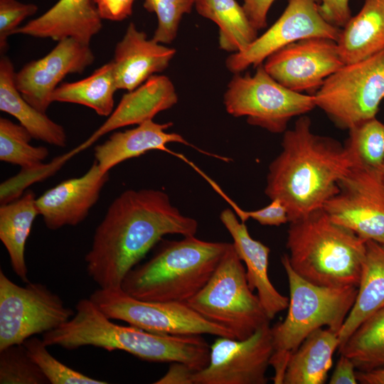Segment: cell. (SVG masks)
I'll use <instances>...</instances> for the list:
<instances>
[{
    "label": "cell",
    "mask_w": 384,
    "mask_h": 384,
    "mask_svg": "<svg viewBox=\"0 0 384 384\" xmlns=\"http://www.w3.org/2000/svg\"><path fill=\"white\" fill-rule=\"evenodd\" d=\"M343 65L336 41L313 37L275 51L266 58L263 66L284 87L297 92L315 93L324 81Z\"/></svg>",
    "instance_id": "obj_15"
},
{
    "label": "cell",
    "mask_w": 384,
    "mask_h": 384,
    "mask_svg": "<svg viewBox=\"0 0 384 384\" xmlns=\"http://www.w3.org/2000/svg\"><path fill=\"white\" fill-rule=\"evenodd\" d=\"M102 21L94 0H59L14 34L57 41L72 38L90 45L92 38L101 31Z\"/></svg>",
    "instance_id": "obj_21"
},
{
    "label": "cell",
    "mask_w": 384,
    "mask_h": 384,
    "mask_svg": "<svg viewBox=\"0 0 384 384\" xmlns=\"http://www.w3.org/2000/svg\"><path fill=\"white\" fill-rule=\"evenodd\" d=\"M196 11L217 24L220 49L238 53L257 38L242 6L235 0H196Z\"/></svg>",
    "instance_id": "obj_29"
},
{
    "label": "cell",
    "mask_w": 384,
    "mask_h": 384,
    "mask_svg": "<svg viewBox=\"0 0 384 384\" xmlns=\"http://www.w3.org/2000/svg\"><path fill=\"white\" fill-rule=\"evenodd\" d=\"M177 101L171 80L165 75H152L138 87L124 94L105 122L73 151L80 153L114 129L153 119L156 114L171 108Z\"/></svg>",
    "instance_id": "obj_18"
},
{
    "label": "cell",
    "mask_w": 384,
    "mask_h": 384,
    "mask_svg": "<svg viewBox=\"0 0 384 384\" xmlns=\"http://www.w3.org/2000/svg\"><path fill=\"white\" fill-rule=\"evenodd\" d=\"M274 0H244L242 8L252 26L257 30L267 26L269 9Z\"/></svg>",
    "instance_id": "obj_41"
},
{
    "label": "cell",
    "mask_w": 384,
    "mask_h": 384,
    "mask_svg": "<svg viewBox=\"0 0 384 384\" xmlns=\"http://www.w3.org/2000/svg\"><path fill=\"white\" fill-rule=\"evenodd\" d=\"M38 8L34 4H24L17 0H0V51L8 49V38L20 27L26 18L35 14Z\"/></svg>",
    "instance_id": "obj_37"
},
{
    "label": "cell",
    "mask_w": 384,
    "mask_h": 384,
    "mask_svg": "<svg viewBox=\"0 0 384 384\" xmlns=\"http://www.w3.org/2000/svg\"><path fill=\"white\" fill-rule=\"evenodd\" d=\"M220 219L233 238V245L245 265L248 285L257 290L263 308L272 320L289 305V298L280 294L268 276L270 249L250 235L245 223L240 221L230 209L223 210Z\"/></svg>",
    "instance_id": "obj_20"
},
{
    "label": "cell",
    "mask_w": 384,
    "mask_h": 384,
    "mask_svg": "<svg viewBox=\"0 0 384 384\" xmlns=\"http://www.w3.org/2000/svg\"><path fill=\"white\" fill-rule=\"evenodd\" d=\"M196 219L184 215L169 196L156 189H129L108 207L85 260L88 275L100 288L117 289L127 273L162 238L195 235Z\"/></svg>",
    "instance_id": "obj_1"
},
{
    "label": "cell",
    "mask_w": 384,
    "mask_h": 384,
    "mask_svg": "<svg viewBox=\"0 0 384 384\" xmlns=\"http://www.w3.org/2000/svg\"><path fill=\"white\" fill-rule=\"evenodd\" d=\"M1 384L49 383L23 344H14L0 350Z\"/></svg>",
    "instance_id": "obj_34"
},
{
    "label": "cell",
    "mask_w": 384,
    "mask_h": 384,
    "mask_svg": "<svg viewBox=\"0 0 384 384\" xmlns=\"http://www.w3.org/2000/svg\"><path fill=\"white\" fill-rule=\"evenodd\" d=\"M344 64L363 60L384 50V0H364L336 41Z\"/></svg>",
    "instance_id": "obj_24"
},
{
    "label": "cell",
    "mask_w": 384,
    "mask_h": 384,
    "mask_svg": "<svg viewBox=\"0 0 384 384\" xmlns=\"http://www.w3.org/2000/svg\"><path fill=\"white\" fill-rule=\"evenodd\" d=\"M289 289L285 319L272 327L274 384H283L291 355L313 331L327 328L339 332L356 298L358 287H328L312 284L292 268L287 254L281 257Z\"/></svg>",
    "instance_id": "obj_6"
},
{
    "label": "cell",
    "mask_w": 384,
    "mask_h": 384,
    "mask_svg": "<svg viewBox=\"0 0 384 384\" xmlns=\"http://www.w3.org/2000/svg\"><path fill=\"white\" fill-rule=\"evenodd\" d=\"M90 299L110 319L122 321L149 332L235 338L232 332L205 319L187 302L143 301L121 288H99L91 294Z\"/></svg>",
    "instance_id": "obj_10"
},
{
    "label": "cell",
    "mask_w": 384,
    "mask_h": 384,
    "mask_svg": "<svg viewBox=\"0 0 384 384\" xmlns=\"http://www.w3.org/2000/svg\"><path fill=\"white\" fill-rule=\"evenodd\" d=\"M196 0H144V9L154 13L157 27L153 39L159 43H171L176 37L183 16L189 14Z\"/></svg>",
    "instance_id": "obj_35"
},
{
    "label": "cell",
    "mask_w": 384,
    "mask_h": 384,
    "mask_svg": "<svg viewBox=\"0 0 384 384\" xmlns=\"http://www.w3.org/2000/svg\"><path fill=\"white\" fill-rule=\"evenodd\" d=\"M322 208L366 240L384 244V183L379 171L352 165Z\"/></svg>",
    "instance_id": "obj_12"
},
{
    "label": "cell",
    "mask_w": 384,
    "mask_h": 384,
    "mask_svg": "<svg viewBox=\"0 0 384 384\" xmlns=\"http://www.w3.org/2000/svg\"><path fill=\"white\" fill-rule=\"evenodd\" d=\"M338 349L357 370L384 368V308L363 321Z\"/></svg>",
    "instance_id": "obj_30"
},
{
    "label": "cell",
    "mask_w": 384,
    "mask_h": 384,
    "mask_svg": "<svg viewBox=\"0 0 384 384\" xmlns=\"http://www.w3.org/2000/svg\"><path fill=\"white\" fill-rule=\"evenodd\" d=\"M339 347L338 333L329 328L313 331L291 355L283 384H323Z\"/></svg>",
    "instance_id": "obj_25"
},
{
    "label": "cell",
    "mask_w": 384,
    "mask_h": 384,
    "mask_svg": "<svg viewBox=\"0 0 384 384\" xmlns=\"http://www.w3.org/2000/svg\"><path fill=\"white\" fill-rule=\"evenodd\" d=\"M316 106L339 127L349 129L375 117L384 99V50L345 64L314 94Z\"/></svg>",
    "instance_id": "obj_9"
},
{
    "label": "cell",
    "mask_w": 384,
    "mask_h": 384,
    "mask_svg": "<svg viewBox=\"0 0 384 384\" xmlns=\"http://www.w3.org/2000/svg\"><path fill=\"white\" fill-rule=\"evenodd\" d=\"M109 173L94 162L83 175L64 180L36 198V206L50 230L82 223L100 198Z\"/></svg>",
    "instance_id": "obj_17"
},
{
    "label": "cell",
    "mask_w": 384,
    "mask_h": 384,
    "mask_svg": "<svg viewBox=\"0 0 384 384\" xmlns=\"http://www.w3.org/2000/svg\"><path fill=\"white\" fill-rule=\"evenodd\" d=\"M358 383L361 384H384V368L369 371H356Z\"/></svg>",
    "instance_id": "obj_44"
},
{
    "label": "cell",
    "mask_w": 384,
    "mask_h": 384,
    "mask_svg": "<svg viewBox=\"0 0 384 384\" xmlns=\"http://www.w3.org/2000/svg\"><path fill=\"white\" fill-rule=\"evenodd\" d=\"M356 367L352 361L341 354L329 380L330 384H357Z\"/></svg>",
    "instance_id": "obj_43"
},
{
    "label": "cell",
    "mask_w": 384,
    "mask_h": 384,
    "mask_svg": "<svg viewBox=\"0 0 384 384\" xmlns=\"http://www.w3.org/2000/svg\"><path fill=\"white\" fill-rule=\"evenodd\" d=\"M319 9L326 21L336 27H343L351 18L349 0H320Z\"/></svg>",
    "instance_id": "obj_39"
},
{
    "label": "cell",
    "mask_w": 384,
    "mask_h": 384,
    "mask_svg": "<svg viewBox=\"0 0 384 384\" xmlns=\"http://www.w3.org/2000/svg\"><path fill=\"white\" fill-rule=\"evenodd\" d=\"M75 155L73 151L71 150L54 158L48 164L43 163L35 167L21 169L18 174L1 183V205L20 198L29 186L36 182L43 181L53 176Z\"/></svg>",
    "instance_id": "obj_36"
},
{
    "label": "cell",
    "mask_w": 384,
    "mask_h": 384,
    "mask_svg": "<svg viewBox=\"0 0 384 384\" xmlns=\"http://www.w3.org/2000/svg\"><path fill=\"white\" fill-rule=\"evenodd\" d=\"M38 215L36 198L32 191L0 207V240L9 254L13 271L26 283L28 282L26 245Z\"/></svg>",
    "instance_id": "obj_27"
},
{
    "label": "cell",
    "mask_w": 384,
    "mask_h": 384,
    "mask_svg": "<svg viewBox=\"0 0 384 384\" xmlns=\"http://www.w3.org/2000/svg\"><path fill=\"white\" fill-rule=\"evenodd\" d=\"M172 125V122L157 123L153 119H149L135 128L116 132L105 142L95 147V161L102 172L109 173L110 169L120 163L151 150H159L176 155L167 148L166 144L169 143H181L198 149L181 134L167 132V129ZM198 150L206 154L201 149Z\"/></svg>",
    "instance_id": "obj_22"
},
{
    "label": "cell",
    "mask_w": 384,
    "mask_h": 384,
    "mask_svg": "<svg viewBox=\"0 0 384 384\" xmlns=\"http://www.w3.org/2000/svg\"><path fill=\"white\" fill-rule=\"evenodd\" d=\"M187 304L208 321L243 340L270 323L257 294L248 285L246 270L233 243L206 285Z\"/></svg>",
    "instance_id": "obj_7"
},
{
    "label": "cell",
    "mask_w": 384,
    "mask_h": 384,
    "mask_svg": "<svg viewBox=\"0 0 384 384\" xmlns=\"http://www.w3.org/2000/svg\"><path fill=\"white\" fill-rule=\"evenodd\" d=\"M341 29L324 19L317 0H288L276 22L245 50L230 55L228 70L240 73L248 67H257L271 54L295 41L323 37L337 41Z\"/></svg>",
    "instance_id": "obj_14"
},
{
    "label": "cell",
    "mask_w": 384,
    "mask_h": 384,
    "mask_svg": "<svg viewBox=\"0 0 384 384\" xmlns=\"http://www.w3.org/2000/svg\"><path fill=\"white\" fill-rule=\"evenodd\" d=\"M383 308L384 244L369 240L356 298L338 332L339 346L363 321Z\"/></svg>",
    "instance_id": "obj_26"
},
{
    "label": "cell",
    "mask_w": 384,
    "mask_h": 384,
    "mask_svg": "<svg viewBox=\"0 0 384 384\" xmlns=\"http://www.w3.org/2000/svg\"><path fill=\"white\" fill-rule=\"evenodd\" d=\"M196 372L188 365L181 362L171 363L167 372L156 380L155 384H193V376Z\"/></svg>",
    "instance_id": "obj_42"
},
{
    "label": "cell",
    "mask_w": 384,
    "mask_h": 384,
    "mask_svg": "<svg viewBox=\"0 0 384 384\" xmlns=\"http://www.w3.org/2000/svg\"><path fill=\"white\" fill-rule=\"evenodd\" d=\"M230 245L195 235L161 240L149 260L127 273L121 289L143 301L186 302L206 285Z\"/></svg>",
    "instance_id": "obj_5"
},
{
    "label": "cell",
    "mask_w": 384,
    "mask_h": 384,
    "mask_svg": "<svg viewBox=\"0 0 384 384\" xmlns=\"http://www.w3.org/2000/svg\"><path fill=\"white\" fill-rule=\"evenodd\" d=\"M352 165L344 146L314 133L309 117L302 115L284 132L282 150L269 166L265 193L284 204L289 223L321 208Z\"/></svg>",
    "instance_id": "obj_2"
},
{
    "label": "cell",
    "mask_w": 384,
    "mask_h": 384,
    "mask_svg": "<svg viewBox=\"0 0 384 384\" xmlns=\"http://www.w3.org/2000/svg\"><path fill=\"white\" fill-rule=\"evenodd\" d=\"M224 105L230 115L245 117L248 124L272 133H284L289 120L314 109L311 94L293 91L271 77L263 64L255 75L235 74L224 95Z\"/></svg>",
    "instance_id": "obj_8"
},
{
    "label": "cell",
    "mask_w": 384,
    "mask_h": 384,
    "mask_svg": "<svg viewBox=\"0 0 384 384\" xmlns=\"http://www.w3.org/2000/svg\"><path fill=\"white\" fill-rule=\"evenodd\" d=\"M366 241L334 222L321 208L289 222L287 255L292 268L306 281L323 287H358Z\"/></svg>",
    "instance_id": "obj_4"
},
{
    "label": "cell",
    "mask_w": 384,
    "mask_h": 384,
    "mask_svg": "<svg viewBox=\"0 0 384 384\" xmlns=\"http://www.w3.org/2000/svg\"><path fill=\"white\" fill-rule=\"evenodd\" d=\"M14 65L10 58H0V110L14 117L32 136L58 147L67 144V134L60 124L28 103L18 90Z\"/></svg>",
    "instance_id": "obj_23"
},
{
    "label": "cell",
    "mask_w": 384,
    "mask_h": 384,
    "mask_svg": "<svg viewBox=\"0 0 384 384\" xmlns=\"http://www.w3.org/2000/svg\"><path fill=\"white\" fill-rule=\"evenodd\" d=\"M26 351L51 384H106L75 370L53 357L43 339L32 336L23 343Z\"/></svg>",
    "instance_id": "obj_33"
},
{
    "label": "cell",
    "mask_w": 384,
    "mask_h": 384,
    "mask_svg": "<svg viewBox=\"0 0 384 384\" xmlns=\"http://www.w3.org/2000/svg\"><path fill=\"white\" fill-rule=\"evenodd\" d=\"M232 205L243 223L249 218L262 225L279 226L289 222L287 209L279 199H272L269 205L255 210H244L233 203Z\"/></svg>",
    "instance_id": "obj_38"
},
{
    "label": "cell",
    "mask_w": 384,
    "mask_h": 384,
    "mask_svg": "<svg viewBox=\"0 0 384 384\" xmlns=\"http://www.w3.org/2000/svg\"><path fill=\"white\" fill-rule=\"evenodd\" d=\"M135 0H94L102 19L122 21L132 14Z\"/></svg>",
    "instance_id": "obj_40"
},
{
    "label": "cell",
    "mask_w": 384,
    "mask_h": 384,
    "mask_svg": "<svg viewBox=\"0 0 384 384\" xmlns=\"http://www.w3.org/2000/svg\"><path fill=\"white\" fill-rule=\"evenodd\" d=\"M379 174L381 178V180L383 183H384V160L383 161L382 166L380 167V169L379 171Z\"/></svg>",
    "instance_id": "obj_45"
},
{
    "label": "cell",
    "mask_w": 384,
    "mask_h": 384,
    "mask_svg": "<svg viewBox=\"0 0 384 384\" xmlns=\"http://www.w3.org/2000/svg\"><path fill=\"white\" fill-rule=\"evenodd\" d=\"M117 90L112 60L85 78L60 84L53 92L51 101L81 105L92 109L98 115L109 117L114 110V95Z\"/></svg>",
    "instance_id": "obj_28"
},
{
    "label": "cell",
    "mask_w": 384,
    "mask_h": 384,
    "mask_svg": "<svg viewBox=\"0 0 384 384\" xmlns=\"http://www.w3.org/2000/svg\"><path fill=\"white\" fill-rule=\"evenodd\" d=\"M74 314L46 285L20 286L0 270V350L54 330Z\"/></svg>",
    "instance_id": "obj_11"
},
{
    "label": "cell",
    "mask_w": 384,
    "mask_h": 384,
    "mask_svg": "<svg viewBox=\"0 0 384 384\" xmlns=\"http://www.w3.org/2000/svg\"><path fill=\"white\" fill-rule=\"evenodd\" d=\"M273 351L270 323L243 340L218 337L208 365L193 373V384H266Z\"/></svg>",
    "instance_id": "obj_13"
},
{
    "label": "cell",
    "mask_w": 384,
    "mask_h": 384,
    "mask_svg": "<svg viewBox=\"0 0 384 384\" xmlns=\"http://www.w3.org/2000/svg\"><path fill=\"white\" fill-rule=\"evenodd\" d=\"M176 50L163 46L130 23L115 46L114 70L117 90L132 91L169 65Z\"/></svg>",
    "instance_id": "obj_19"
},
{
    "label": "cell",
    "mask_w": 384,
    "mask_h": 384,
    "mask_svg": "<svg viewBox=\"0 0 384 384\" xmlns=\"http://www.w3.org/2000/svg\"><path fill=\"white\" fill-rule=\"evenodd\" d=\"M95 59L90 45L72 38L61 40L44 57L16 72V87L28 103L46 113L53 92L65 76L82 73Z\"/></svg>",
    "instance_id": "obj_16"
},
{
    "label": "cell",
    "mask_w": 384,
    "mask_h": 384,
    "mask_svg": "<svg viewBox=\"0 0 384 384\" xmlns=\"http://www.w3.org/2000/svg\"><path fill=\"white\" fill-rule=\"evenodd\" d=\"M33 139L22 125L9 119L0 118V160L21 166L32 168L41 165L49 154L44 146L30 144Z\"/></svg>",
    "instance_id": "obj_32"
},
{
    "label": "cell",
    "mask_w": 384,
    "mask_h": 384,
    "mask_svg": "<svg viewBox=\"0 0 384 384\" xmlns=\"http://www.w3.org/2000/svg\"><path fill=\"white\" fill-rule=\"evenodd\" d=\"M43 335L48 346L119 350L146 361L183 363L196 371L204 368L209 361L210 346L202 335L159 334L129 324L119 325L112 322L90 298L78 301L70 320Z\"/></svg>",
    "instance_id": "obj_3"
},
{
    "label": "cell",
    "mask_w": 384,
    "mask_h": 384,
    "mask_svg": "<svg viewBox=\"0 0 384 384\" xmlns=\"http://www.w3.org/2000/svg\"><path fill=\"white\" fill-rule=\"evenodd\" d=\"M348 130L344 146L353 165L379 171L384 160V124L373 117Z\"/></svg>",
    "instance_id": "obj_31"
}]
</instances>
